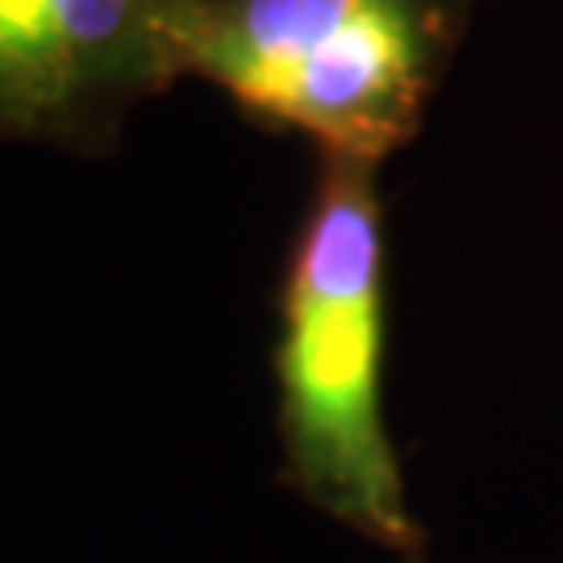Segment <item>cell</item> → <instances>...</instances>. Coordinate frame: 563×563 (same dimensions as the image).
Masks as SVG:
<instances>
[{"label": "cell", "instance_id": "cell-1", "mask_svg": "<svg viewBox=\"0 0 563 563\" xmlns=\"http://www.w3.org/2000/svg\"><path fill=\"white\" fill-rule=\"evenodd\" d=\"M376 176V163L322 155L280 288L276 422L292 493L418 563L426 534L384 422L388 239Z\"/></svg>", "mask_w": 563, "mask_h": 563}, {"label": "cell", "instance_id": "cell-2", "mask_svg": "<svg viewBox=\"0 0 563 563\" xmlns=\"http://www.w3.org/2000/svg\"><path fill=\"white\" fill-rule=\"evenodd\" d=\"M467 0H163L180 76L322 155L380 167L422 130Z\"/></svg>", "mask_w": 563, "mask_h": 563}, {"label": "cell", "instance_id": "cell-3", "mask_svg": "<svg viewBox=\"0 0 563 563\" xmlns=\"http://www.w3.org/2000/svg\"><path fill=\"white\" fill-rule=\"evenodd\" d=\"M172 80L163 0H0V142L104 155Z\"/></svg>", "mask_w": 563, "mask_h": 563}]
</instances>
